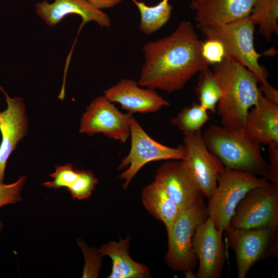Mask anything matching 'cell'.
I'll return each mask as SVG.
<instances>
[{"label":"cell","instance_id":"cell-12","mask_svg":"<svg viewBox=\"0 0 278 278\" xmlns=\"http://www.w3.org/2000/svg\"><path fill=\"white\" fill-rule=\"evenodd\" d=\"M223 232L216 227L213 220H206L196 230L193 237V249L199 260L196 277L219 278L226 260Z\"/></svg>","mask_w":278,"mask_h":278},{"label":"cell","instance_id":"cell-18","mask_svg":"<svg viewBox=\"0 0 278 278\" xmlns=\"http://www.w3.org/2000/svg\"><path fill=\"white\" fill-rule=\"evenodd\" d=\"M245 130L262 144L278 143V105L262 95L249 111Z\"/></svg>","mask_w":278,"mask_h":278},{"label":"cell","instance_id":"cell-24","mask_svg":"<svg viewBox=\"0 0 278 278\" xmlns=\"http://www.w3.org/2000/svg\"><path fill=\"white\" fill-rule=\"evenodd\" d=\"M199 73V80L195 89L199 103L207 111L214 113L222 95L220 87L214 72L208 67Z\"/></svg>","mask_w":278,"mask_h":278},{"label":"cell","instance_id":"cell-9","mask_svg":"<svg viewBox=\"0 0 278 278\" xmlns=\"http://www.w3.org/2000/svg\"><path fill=\"white\" fill-rule=\"evenodd\" d=\"M224 232L235 254L238 278L246 277L251 267L264 256L277 255V230L257 228Z\"/></svg>","mask_w":278,"mask_h":278},{"label":"cell","instance_id":"cell-21","mask_svg":"<svg viewBox=\"0 0 278 278\" xmlns=\"http://www.w3.org/2000/svg\"><path fill=\"white\" fill-rule=\"evenodd\" d=\"M267 41L278 33V0H255L249 16Z\"/></svg>","mask_w":278,"mask_h":278},{"label":"cell","instance_id":"cell-25","mask_svg":"<svg viewBox=\"0 0 278 278\" xmlns=\"http://www.w3.org/2000/svg\"><path fill=\"white\" fill-rule=\"evenodd\" d=\"M98 183L92 171L78 170V178L67 189L74 199L83 200L89 198Z\"/></svg>","mask_w":278,"mask_h":278},{"label":"cell","instance_id":"cell-13","mask_svg":"<svg viewBox=\"0 0 278 278\" xmlns=\"http://www.w3.org/2000/svg\"><path fill=\"white\" fill-rule=\"evenodd\" d=\"M154 181L181 211L204 203L205 197L190 176L183 160H173L161 165Z\"/></svg>","mask_w":278,"mask_h":278},{"label":"cell","instance_id":"cell-16","mask_svg":"<svg viewBox=\"0 0 278 278\" xmlns=\"http://www.w3.org/2000/svg\"><path fill=\"white\" fill-rule=\"evenodd\" d=\"M255 0H193L190 8L195 12L199 29L221 26L248 17Z\"/></svg>","mask_w":278,"mask_h":278},{"label":"cell","instance_id":"cell-7","mask_svg":"<svg viewBox=\"0 0 278 278\" xmlns=\"http://www.w3.org/2000/svg\"><path fill=\"white\" fill-rule=\"evenodd\" d=\"M130 151L121 160L117 167L118 170L127 168L118 177L124 181L123 188L125 190L127 189L133 178L147 163L160 160H182L185 158L183 145L170 147L155 141L144 130L133 116L130 119Z\"/></svg>","mask_w":278,"mask_h":278},{"label":"cell","instance_id":"cell-4","mask_svg":"<svg viewBox=\"0 0 278 278\" xmlns=\"http://www.w3.org/2000/svg\"><path fill=\"white\" fill-rule=\"evenodd\" d=\"M199 29L206 39H216L221 42L225 57L247 67L257 76L262 85H270L268 71L258 62L263 54L258 53L254 48L255 25L249 16L221 26L203 27Z\"/></svg>","mask_w":278,"mask_h":278},{"label":"cell","instance_id":"cell-1","mask_svg":"<svg viewBox=\"0 0 278 278\" xmlns=\"http://www.w3.org/2000/svg\"><path fill=\"white\" fill-rule=\"evenodd\" d=\"M199 39L190 22L184 21L169 36L145 44L140 86L159 89L168 94L180 90L209 63L201 51Z\"/></svg>","mask_w":278,"mask_h":278},{"label":"cell","instance_id":"cell-11","mask_svg":"<svg viewBox=\"0 0 278 278\" xmlns=\"http://www.w3.org/2000/svg\"><path fill=\"white\" fill-rule=\"evenodd\" d=\"M132 116L130 113L121 112L104 96H99L86 107L81 118L79 133L89 135L102 133L125 143L130 136Z\"/></svg>","mask_w":278,"mask_h":278},{"label":"cell","instance_id":"cell-8","mask_svg":"<svg viewBox=\"0 0 278 278\" xmlns=\"http://www.w3.org/2000/svg\"><path fill=\"white\" fill-rule=\"evenodd\" d=\"M257 228L277 230L278 186L272 183L247 193L237 205L228 229Z\"/></svg>","mask_w":278,"mask_h":278},{"label":"cell","instance_id":"cell-23","mask_svg":"<svg viewBox=\"0 0 278 278\" xmlns=\"http://www.w3.org/2000/svg\"><path fill=\"white\" fill-rule=\"evenodd\" d=\"M207 111L199 103L194 102L184 108L172 118L170 123L177 127L184 135L201 132V128L210 120Z\"/></svg>","mask_w":278,"mask_h":278},{"label":"cell","instance_id":"cell-30","mask_svg":"<svg viewBox=\"0 0 278 278\" xmlns=\"http://www.w3.org/2000/svg\"><path fill=\"white\" fill-rule=\"evenodd\" d=\"M267 145L270 161L267 180L272 184L278 186V143L272 142Z\"/></svg>","mask_w":278,"mask_h":278},{"label":"cell","instance_id":"cell-10","mask_svg":"<svg viewBox=\"0 0 278 278\" xmlns=\"http://www.w3.org/2000/svg\"><path fill=\"white\" fill-rule=\"evenodd\" d=\"M184 135L185 158L182 160L196 185L210 199L216 189L217 177L225 167L208 149L201 132Z\"/></svg>","mask_w":278,"mask_h":278},{"label":"cell","instance_id":"cell-2","mask_svg":"<svg viewBox=\"0 0 278 278\" xmlns=\"http://www.w3.org/2000/svg\"><path fill=\"white\" fill-rule=\"evenodd\" d=\"M222 95L217 105L222 126L233 130H245L250 109L263 95L257 76L247 67L227 57L213 70Z\"/></svg>","mask_w":278,"mask_h":278},{"label":"cell","instance_id":"cell-33","mask_svg":"<svg viewBox=\"0 0 278 278\" xmlns=\"http://www.w3.org/2000/svg\"><path fill=\"white\" fill-rule=\"evenodd\" d=\"M192 270H193L189 269V270H186V271H185L184 272L186 277H187V278L196 277V276H195L193 272H192Z\"/></svg>","mask_w":278,"mask_h":278},{"label":"cell","instance_id":"cell-27","mask_svg":"<svg viewBox=\"0 0 278 278\" xmlns=\"http://www.w3.org/2000/svg\"><path fill=\"white\" fill-rule=\"evenodd\" d=\"M77 244L82 249L85 261L82 277H97L102 266L103 256L98 250L89 247L81 239H78Z\"/></svg>","mask_w":278,"mask_h":278},{"label":"cell","instance_id":"cell-29","mask_svg":"<svg viewBox=\"0 0 278 278\" xmlns=\"http://www.w3.org/2000/svg\"><path fill=\"white\" fill-rule=\"evenodd\" d=\"M201 51L203 57L209 64H217L225 57L222 44L216 39H207L202 42Z\"/></svg>","mask_w":278,"mask_h":278},{"label":"cell","instance_id":"cell-31","mask_svg":"<svg viewBox=\"0 0 278 278\" xmlns=\"http://www.w3.org/2000/svg\"><path fill=\"white\" fill-rule=\"evenodd\" d=\"M259 89L264 96L272 102L278 105V91L270 84L268 86L261 85Z\"/></svg>","mask_w":278,"mask_h":278},{"label":"cell","instance_id":"cell-14","mask_svg":"<svg viewBox=\"0 0 278 278\" xmlns=\"http://www.w3.org/2000/svg\"><path fill=\"white\" fill-rule=\"evenodd\" d=\"M5 95L7 108L0 112V130L2 142L0 145V184L3 183L7 160L15 149L18 142L26 134L28 119L25 106L21 97L11 98L0 86Z\"/></svg>","mask_w":278,"mask_h":278},{"label":"cell","instance_id":"cell-5","mask_svg":"<svg viewBox=\"0 0 278 278\" xmlns=\"http://www.w3.org/2000/svg\"><path fill=\"white\" fill-rule=\"evenodd\" d=\"M271 183L265 178L225 167L218 175L216 189L208 199V216L212 218L216 228L223 232L228 229L237 205L247 193Z\"/></svg>","mask_w":278,"mask_h":278},{"label":"cell","instance_id":"cell-19","mask_svg":"<svg viewBox=\"0 0 278 278\" xmlns=\"http://www.w3.org/2000/svg\"><path fill=\"white\" fill-rule=\"evenodd\" d=\"M131 237L129 235L119 241H111L98 250L102 256H109L112 260V271L109 278H147L151 275L148 268L131 258L129 249Z\"/></svg>","mask_w":278,"mask_h":278},{"label":"cell","instance_id":"cell-3","mask_svg":"<svg viewBox=\"0 0 278 278\" xmlns=\"http://www.w3.org/2000/svg\"><path fill=\"white\" fill-rule=\"evenodd\" d=\"M210 151L225 167L267 179L269 164L262 155V144L245 130L211 125L202 134Z\"/></svg>","mask_w":278,"mask_h":278},{"label":"cell","instance_id":"cell-22","mask_svg":"<svg viewBox=\"0 0 278 278\" xmlns=\"http://www.w3.org/2000/svg\"><path fill=\"white\" fill-rule=\"evenodd\" d=\"M132 1L136 5L141 14L139 29L146 35L161 29L171 17L172 6L169 4V0H162L153 6H148L143 2Z\"/></svg>","mask_w":278,"mask_h":278},{"label":"cell","instance_id":"cell-6","mask_svg":"<svg viewBox=\"0 0 278 278\" xmlns=\"http://www.w3.org/2000/svg\"><path fill=\"white\" fill-rule=\"evenodd\" d=\"M207 206L204 203L182 211L168 233V250L164 260L175 271L195 269L197 258L192 240L196 229L207 219Z\"/></svg>","mask_w":278,"mask_h":278},{"label":"cell","instance_id":"cell-17","mask_svg":"<svg viewBox=\"0 0 278 278\" xmlns=\"http://www.w3.org/2000/svg\"><path fill=\"white\" fill-rule=\"evenodd\" d=\"M35 9L38 15L51 27L71 14L80 16L83 24L93 21L101 27L111 25L109 16L86 0H54L51 3L44 1L37 3Z\"/></svg>","mask_w":278,"mask_h":278},{"label":"cell","instance_id":"cell-32","mask_svg":"<svg viewBox=\"0 0 278 278\" xmlns=\"http://www.w3.org/2000/svg\"><path fill=\"white\" fill-rule=\"evenodd\" d=\"M99 9L111 8L123 0H86Z\"/></svg>","mask_w":278,"mask_h":278},{"label":"cell","instance_id":"cell-15","mask_svg":"<svg viewBox=\"0 0 278 278\" xmlns=\"http://www.w3.org/2000/svg\"><path fill=\"white\" fill-rule=\"evenodd\" d=\"M104 96L112 102H117L128 113H154L170 103L155 89L141 88L134 80L123 79L103 91Z\"/></svg>","mask_w":278,"mask_h":278},{"label":"cell","instance_id":"cell-20","mask_svg":"<svg viewBox=\"0 0 278 278\" xmlns=\"http://www.w3.org/2000/svg\"><path fill=\"white\" fill-rule=\"evenodd\" d=\"M141 198L146 210L163 222L168 233L181 212L177 205L154 181L143 189Z\"/></svg>","mask_w":278,"mask_h":278},{"label":"cell","instance_id":"cell-26","mask_svg":"<svg viewBox=\"0 0 278 278\" xmlns=\"http://www.w3.org/2000/svg\"><path fill=\"white\" fill-rule=\"evenodd\" d=\"M55 168V171L49 174V176L54 180L42 183V185L47 188H53L54 190L61 187L67 188L78 177V169H74L71 164L67 163L63 166L58 165Z\"/></svg>","mask_w":278,"mask_h":278},{"label":"cell","instance_id":"cell-28","mask_svg":"<svg viewBox=\"0 0 278 278\" xmlns=\"http://www.w3.org/2000/svg\"><path fill=\"white\" fill-rule=\"evenodd\" d=\"M27 179L26 176H20L14 183L0 184V208L9 204H16L22 200L21 190ZM3 224L0 221V231Z\"/></svg>","mask_w":278,"mask_h":278}]
</instances>
